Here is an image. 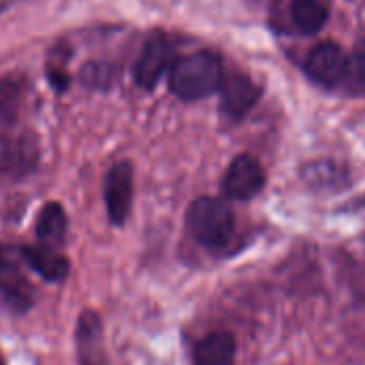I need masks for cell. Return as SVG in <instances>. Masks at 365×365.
Wrapping results in <instances>:
<instances>
[{
	"mask_svg": "<svg viewBox=\"0 0 365 365\" xmlns=\"http://www.w3.org/2000/svg\"><path fill=\"white\" fill-rule=\"evenodd\" d=\"M21 261L47 282H62L68 276V259L53 252L49 246H24L19 248Z\"/></svg>",
	"mask_w": 365,
	"mask_h": 365,
	"instance_id": "cell-11",
	"label": "cell"
},
{
	"mask_svg": "<svg viewBox=\"0 0 365 365\" xmlns=\"http://www.w3.org/2000/svg\"><path fill=\"white\" fill-rule=\"evenodd\" d=\"M75 346L79 365H107L103 344V321L96 310H83L77 319Z\"/></svg>",
	"mask_w": 365,
	"mask_h": 365,
	"instance_id": "cell-9",
	"label": "cell"
},
{
	"mask_svg": "<svg viewBox=\"0 0 365 365\" xmlns=\"http://www.w3.org/2000/svg\"><path fill=\"white\" fill-rule=\"evenodd\" d=\"M306 71L314 81L323 86H336L349 71V56L338 43H319L306 58Z\"/></svg>",
	"mask_w": 365,
	"mask_h": 365,
	"instance_id": "cell-7",
	"label": "cell"
},
{
	"mask_svg": "<svg viewBox=\"0 0 365 365\" xmlns=\"http://www.w3.org/2000/svg\"><path fill=\"white\" fill-rule=\"evenodd\" d=\"M0 365H4V359H2V355H0Z\"/></svg>",
	"mask_w": 365,
	"mask_h": 365,
	"instance_id": "cell-16",
	"label": "cell"
},
{
	"mask_svg": "<svg viewBox=\"0 0 365 365\" xmlns=\"http://www.w3.org/2000/svg\"><path fill=\"white\" fill-rule=\"evenodd\" d=\"M261 88L242 73H231L229 77H222L220 83V109L229 120L244 118L259 101Z\"/></svg>",
	"mask_w": 365,
	"mask_h": 365,
	"instance_id": "cell-8",
	"label": "cell"
},
{
	"mask_svg": "<svg viewBox=\"0 0 365 365\" xmlns=\"http://www.w3.org/2000/svg\"><path fill=\"white\" fill-rule=\"evenodd\" d=\"M169 66H173V45L165 34L154 32L145 41L143 51L137 60L135 79L141 88L152 90Z\"/></svg>",
	"mask_w": 365,
	"mask_h": 365,
	"instance_id": "cell-6",
	"label": "cell"
},
{
	"mask_svg": "<svg viewBox=\"0 0 365 365\" xmlns=\"http://www.w3.org/2000/svg\"><path fill=\"white\" fill-rule=\"evenodd\" d=\"M0 295L15 312H26L32 306V289L21 272L13 248L0 244Z\"/></svg>",
	"mask_w": 365,
	"mask_h": 365,
	"instance_id": "cell-5",
	"label": "cell"
},
{
	"mask_svg": "<svg viewBox=\"0 0 365 365\" xmlns=\"http://www.w3.org/2000/svg\"><path fill=\"white\" fill-rule=\"evenodd\" d=\"M302 182L312 192H338L351 184V169L334 158H319L302 167Z\"/></svg>",
	"mask_w": 365,
	"mask_h": 365,
	"instance_id": "cell-10",
	"label": "cell"
},
{
	"mask_svg": "<svg viewBox=\"0 0 365 365\" xmlns=\"http://www.w3.org/2000/svg\"><path fill=\"white\" fill-rule=\"evenodd\" d=\"M186 231L199 246L225 252L235 237V212L227 199L199 197L188 205Z\"/></svg>",
	"mask_w": 365,
	"mask_h": 365,
	"instance_id": "cell-1",
	"label": "cell"
},
{
	"mask_svg": "<svg viewBox=\"0 0 365 365\" xmlns=\"http://www.w3.org/2000/svg\"><path fill=\"white\" fill-rule=\"evenodd\" d=\"M66 212L60 203H45L36 218V237L45 244H60L66 235Z\"/></svg>",
	"mask_w": 365,
	"mask_h": 365,
	"instance_id": "cell-15",
	"label": "cell"
},
{
	"mask_svg": "<svg viewBox=\"0 0 365 365\" xmlns=\"http://www.w3.org/2000/svg\"><path fill=\"white\" fill-rule=\"evenodd\" d=\"M103 197L111 225L122 227L133 205V165L128 160L115 163L107 171L103 182Z\"/></svg>",
	"mask_w": 365,
	"mask_h": 365,
	"instance_id": "cell-4",
	"label": "cell"
},
{
	"mask_svg": "<svg viewBox=\"0 0 365 365\" xmlns=\"http://www.w3.org/2000/svg\"><path fill=\"white\" fill-rule=\"evenodd\" d=\"M222 83V64L214 51H197L173 62L169 88L182 101H199L216 92Z\"/></svg>",
	"mask_w": 365,
	"mask_h": 365,
	"instance_id": "cell-2",
	"label": "cell"
},
{
	"mask_svg": "<svg viewBox=\"0 0 365 365\" xmlns=\"http://www.w3.org/2000/svg\"><path fill=\"white\" fill-rule=\"evenodd\" d=\"M291 19L302 34H317L329 19V6L325 0H293Z\"/></svg>",
	"mask_w": 365,
	"mask_h": 365,
	"instance_id": "cell-14",
	"label": "cell"
},
{
	"mask_svg": "<svg viewBox=\"0 0 365 365\" xmlns=\"http://www.w3.org/2000/svg\"><path fill=\"white\" fill-rule=\"evenodd\" d=\"M265 186V171L261 163L252 154H237L220 182V190L225 199L231 201H250Z\"/></svg>",
	"mask_w": 365,
	"mask_h": 365,
	"instance_id": "cell-3",
	"label": "cell"
},
{
	"mask_svg": "<svg viewBox=\"0 0 365 365\" xmlns=\"http://www.w3.org/2000/svg\"><path fill=\"white\" fill-rule=\"evenodd\" d=\"M38 148L32 135H19L11 139L0 154V167L11 175H24L36 167Z\"/></svg>",
	"mask_w": 365,
	"mask_h": 365,
	"instance_id": "cell-13",
	"label": "cell"
},
{
	"mask_svg": "<svg viewBox=\"0 0 365 365\" xmlns=\"http://www.w3.org/2000/svg\"><path fill=\"white\" fill-rule=\"evenodd\" d=\"M235 338L229 331H212L192 349V365H235Z\"/></svg>",
	"mask_w": 365,
	"mask_h": 365,
	"instance_id": "cell-12",
	"label": "cell"
}]
</instances>
